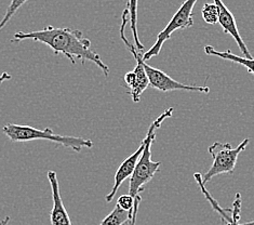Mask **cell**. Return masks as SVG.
<instances>
[{
  "label": "cell",
  "instance_id": "1",
  "mask_svg": "<svg viewBox=\"0 0 254 225\" xmlns=\"http://www.w3.org/2000/svg\"><path fill=\"white\" fill-rule=\"evenodd\" d=\"M24 40H34L50 47L54 54H63L72 64H76V59H79L82 63L92 62L108 77L110 68L103 62L98 53L91 49V41L84 38L80 30L68 27L58 28L51 25L36 32L24 33L17 32L14 34L12 42H20Z\"/></svg>",
  "mask_w": 254,
  "mask_h": 225
},
{
  "label": "cell",
  "instance_id": "2",
  "mask_svg": "<svg viewBox=\"0 0 254 225\" xmlns=\"http://www.w3.org/2000/svg\"><path fill=\"white\" fill-rule=\"evenodd\" d=\"M3 135L12 142H28L36 140H45L57 145H62L65 149H70L75 151H80L83 148H93V142L89 139L61 136L54 133L50 128L47 129H36L31 126H22L15 124H8L2 128Z\"/></svg>",
  "mask_w": 254,
  "mask_h": 225
},
{
  "label": "cell",
  "instance_id": "3",
  "mask_svg": "<svg viewBox=\"0 0 254 225\" xmlns=\"http://www.w3.org/2000/svg\"><path fill=\"white\" fill-rule=\"evenodd\" d=\"M173 107L168 108L167 111L163 112L160 116L157 118L154 123L150 125V136L148 141L145 145V149L141 155L140 160L130 176L129 183V195L133 198H135L137 195H141V192L144 190L145 185L149 183L153 180L156 172L158 171L161 162L160 161H153L152 160V145L156 139V130H158L163 121L167 118H170L173 114Z\"/></svg>",
  "mask_w": 254,
  "mask_h": 225
},
{
  "label": "cell",
  "instance_id": "4",
  "mask_svg": "<svg viewBox=\"0 0 254 225\" xmlns=\"http://www.w3.org/2000/svg\"><path fill=\"white\" fill-rule=\"evenodd\" d=\"M249 143L250 139H245L237 148H232V145L229 143L220 142H215L211 147H209L208 151L210 156L212 157L213 163L207 173L202 175L203 184H207L215 175L223 173H233L236 165H237L238 156L246 150Z\"/></svg>",
  "mask_w": 254,
  "mask_h": 225
},
{
  "label": "cell",
  "instance_id": "5",
  "mask_svg": "<svg viewBox=\"0 0 254 225\" xmlns=\"http://www.w3.org/2000/svg\"><path fill=\"white\" fill-rule=\"evenodd\" d=\"M198 0H185V1L181 4V7L175 12V14L171 19V21L167 24V26L163 28L161 32L157 36V40L154 46L150 49L143 54V61L146 62L152 58L157 57L160 53L163 45L167 40L171 38V36L177 30H182L190 28L193 25V19H192V9L195 7L196 2Z\"/></svg>",
  "mask_w": 254,
  "mask_h": 225
},
{
  "label": "cell",
  "instance_id": "6",
  "mask_svg": "<svg viewBox=\"0 0 254 225\" xmlns=\"http://www.w3.org/2000/svg\"><path fill=\"white\" fill-rule=\"evenodd\" d=\"M143 66L148 77L149 86L154 89L162 91V92H169V91H177V90L195 91V92H201V93L210 92V88L207 86H203V87L189 86V84H184L174 80L173 78L165 74L162 71L153 68V66L148 65L146 62H144V61H143Z\"/></svg>",
  "mask_w": 254,
  "mask_h": 225
},
{
  "label": "cell",
  "instance_id": "7",
  "mask_svg": "<svg viewBox=\"0 0 254 225\" xmlns=\"http://www.w3.org/2000/svg\"><path fill=\"white\" fill-rule=\"evenodd\" d=\"M193 178H195L197 184H198L199 188H200V191L202 192L204 197L207 198L209 204L212 206L213 210L221 217L223 222L225 224H231V225H240L239 224L240 214H241V196H240V194L239 193L236 194L235 200L233 203V208L224 209L219 205V203H217L216 200L212 197V195H211V194L209 193L207 188H205V184H203V182H202L201 173L196 172L195 175H193Z\"/></svg>",
  "mask_w": 254,
  "mask_h": 225
},
{
  "label": "cell",
  "instance_id": "8",
  "mask_svg": "<svg viewBox=\"0 0 254 225\" xmlns=\"http://www.w3.org/2000/svg\"><path fill=\"white\" fill-rule=\"evenodd\" d=\"M150 132H152V130H150V128H149L148 131H147L146 137L143 139V141H142L140 147H138V149L132 155H130L128 158H127V159L122 163V165L119 166L116 174H115L114 186L112 188L111 193L108 194V195H106V197H105L107 203H111L112 202V200L115 197V195H116V194H117L119 187L122 186V184L124 183V182L127 179L130 178V176L133 173V171H134V169H135V167L137 165L138 160H140L141 155H142L143 150L145 149V145H146V143L148 141L149 136H150Z\"/></svg>",
  "mask_w": 254,
  "mask_h": 225
},
{
  "label": "cell",
  "instance_id": "9",
  "mask_svg": "<svg viewBox=\"0 0 254 225\" xmlns=\"http://www.w3.org/2000/svg\"><path fill=\"white\" fill-rule=\"evenodd\" d=\"M48 180L51 186L53 206L50 211L51 225H71L69 215L67 214L60 191V184L56 171H48Z\"/></svg>",
  "mask_w": 254,
  "mask_h": 225
},
{
  "label": "cell",
  "instance_id": "10",
  "mask_svg": "<svg viewBox=\"0 0 254 225\" xmlns=\"http://www.w3.org/2000/svg\"><path fill=\"white\" fill-rule=\"evenodd\" d=\"M214 3L216 4V7L219 8V23L220 25L222 26L224 33L231 35L232 37L235 39L236 44L238 45L240 51L245 54V58L247 59H253L251 53L248 50V48L245 44V41L243 40L240 36V33L237 27V24H236V20L235 16L233 15V13L229 9L226 7L225 4L223 3L222 0H213Z\"/></svg>",
  "mask_w": 254,
  "mask_h": 225
},
{
  "label": "cell",
  "instance_id": "11",
  "mask_svg": "<svg viewBox=\"0 0 254 225\" xmlns=\"http://www.w3.org/2000/svg\"><path fill=\"white\" fill-rule=\"evenodd\" d=\"M204 52L207 56L217 57V58H221L223 60L231 61V62H233V63H237V64L243 65L248 70V72L254 75V59H247V58H243V57H238V56H236V54H234L231 50H226L223 52L217 51L212 46H205Z\"/></svg>",
  "mask_w": 254,
  "mask_h": 225
},
{
  "label": "cell",
  "instance_id": "12",
  "mask_svg": "<svg viewBox=\"0 0 254 225\" xmlns=\"http://www.w3.org/2000/svg\"><path fill=\"white\" fill-rule=\"evenodd\" d=\"M137 3L138 0H129L126 9L129 11V22L133 35V40H134V46L138 52H142L144 50V46L141 44L137 33Z\"/></svg>",
  "mask_w": 254,
  "mask_h": 225
},
{
  "label": "cell",
  "instance_id": "13",
  "mask_svg": "<svg viewBox=\"0 0 254 225\" xmlns=\"http://www.w3.org/2000/svg\"><path fill=\"white\" fill-rule=\"evenodd\" d=\"M131 216L132 211H125L123 209H120L116 205L114 210L101 222L100 225H125V223L129 220Z\"/></svg>",
  "mask_w": 254,
  "mask_h": 225
},
{
  "label": "cell",
  "instance_id": "14",
  "mask_svg": "<svg viewBox=\"0 0 254 225\" xmlns=\"http://www.w3.org/2000/svg\"><path fill=\"white\" fill-rule=\"evenodd\" d=\"M219 8L216 7L215 3H204L202 7V19L203 21L210 24V25H215L219 23Z\"/></svg>",
  "mask_w": 254,
  "mask_h": 225
},
{
  "label": "cell",
  "instance_id": "15",
  "mask_svg": "<svg viewBox=\"0 0 254 225\" xmlns=\"http://www.w3.org/2000/svg\"><path fill=\"white\" fill-rule=\"evenodd\" d=\"M27 1L28 0H11L7 11H5L3 17L1 19V21H0V30L7 25V23L11 20V17L16 13V11L19 10L22 5L24 3H26Z\"/></svg>",
  "mask_w": 254,
  "mask_h": 225
},
{
  "label": "cell",
  "instance_id": "16",
  "mask_svg": "<svg viewBox=\"0 0 254 225\" xmlns=\"http://www.w3.org/2000/svg\"><path fill=\"white\" fill-rule=\"evenodd\" d=\"M116 205L120 209L131 212L133 209V205H134V198L130 195H123L118 198Z\"/></svg>",
  "mask_w": 254,
  "mask_h": 225
},
{
  "label": "cell",
  "instance_id": "17",
  "mask_svg": "<svg viewBox=\"0 0 254 225\" xmlns=\"http://www.w3.org/2000/svg\"><path fill=\"white\" fill-rule=\"evenodd\" d=\"M142 202L141 195H137L134 198V205H133V210H132V216L128 221L125 223V225H135L136 222V217L138 214V209H140V204Z\"/></svg>",
  "mask_w": 254,
  "mask_h": 225
},
{
  "label": "cell",
  "instance_id": "18",
  "mask_svg": "<svg viewBox=\"0 0 254 225\" xmlns=\"http://www.w3.org/2000/svg\"><path fill=\"white\" fill-rule=\"evenodd\" d=\"M11 79V75L7 72H3L2 74H0V83L4 82L5 80H10Z\"/></svg>",
  "mask_w": 254,
  "mask_h": 225
},
{
  "label": "cell",
  "instance_id": "19",
  "mask_svg": "<svg viewBox=\"0 0 254 225\" xmlns=\"http://www.w3.org/2000/svg\"><path fill=\"white\" fill-rule=\"evenodd\" d=\"M10 222V217H5L3 220L0 221V225H8Z\"/></svg>",
  "mask_w": 254,
  "mask_h": 225
},
{
  "label": "cell",
  "instance_id": "20",
  "mask_svg": "<svg viewBox=\"0 0 254 225\" xmlns=\"http://www.w3.org/2000/svg\"><path fill=\"white\" fill-rule=\"evenodd\" d=\"M240 225H254V220H253V221H250V222L244 223V224H240Z\"/></svg>",
  "mask_w": 254,
  "mask_h": 225
},
{
  "label": "cell",
  "instance_id": "21",
  "mask_svg": "<svg viewBox=\"0 0 254 225\" xmlns=\"http://www.w3.org/2000/svg\"><path fill=\"white\" fill-rule=\"evenodd\" d=\"M226 225H231V224H226Z\"/></svg>",
  "mask_w": 254,
  "mask_h": 225
}]
</instances>
